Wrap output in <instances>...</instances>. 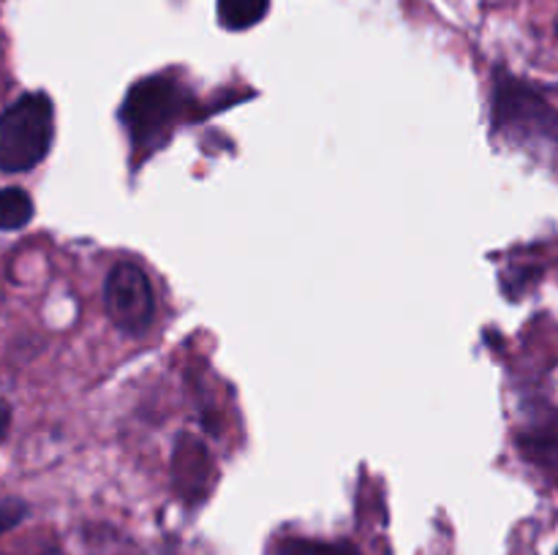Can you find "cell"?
Here are the masks:
<instances>
[{
	"label": "cell",
	"mask_w": 558,
	"mask_h": 555,
	"mask_svg": "<svg viewBox=\"0 0 558 555\" xmlns=\"http://www.w3.org/2000/svg\"><path fill=\"white\" fill-rule=\"evenodd\" d=\"M9 422H11V408H9V403L0 400V441L5 439V430H9Z\"/></svg>",
	"instance_id": "9c48e42d"
},
{
	"label": "cell",
	"mask_w": 558,
	"mask_h": 555,
	"mask_svg": "<svg viewBox=\"0 0 558 555\" xmlns=\"http://www.w3.org/2000/svg\"><path fill=\"white\" fill-rule=\"evenodd\" d=\"M52 101L44 92H25L0 112V172H31L52 145Z\"/></svg>",
	"instance_id": "6da1fadb"
},
{
	"label": "cell",
	"mask_w": 558,
	"mask_h": 555,
	"mask_svg": "<svg viewBox=\"0 0 558 555\" xmlns=\"http://www.w3.org/2000/svg\"><path fill=\"white\" fill-rule=\"evenodd\" d=\"M523 446L529 449V455H534V452L558 449V414H554L548 422L529 430V433L523 435Z\"/></svg>",
	"instance_id": "8992f818"
},
{
	"label": "cell",
	"mask_w": 558,
	"mask_h": 555,
	"mask_svg": "<svg viewBox=\"0 0 558 555\" xmlns=\"http://www.w3.org/2000/svg\"><path fill=\"white\" fill-rule=\"evenodd\" d=\"M183 90L167 76H150L136 82L123 103V120L136 147H156L167 139L174 128L180 109H183Z\"/></svg>",
	"instance_id": "7a4b0ae2"
},
{
	"label": "cell",
	"mask_w": 558,
	"mask_h": 555,
	"mask_svg": "<svg viewBox=\"0 0 558 555\" xmlns=\"http://www.w3.org/2000/svg\"><path fill=\"white\" fill-rule=\"evenodd\" d=\"M33 218V199L27 190L14 188H0V229L3 232H16V229L27 226Z\"/></svg>",
	"instance_id": "5b68a950"
},
{
	"label": "cell",
	"mask_w": 558,
	"mask_h": 555,
	"mask_svg": "<svg viewBox=\"0 0 558 555\" xmlns=\"http://www.w3.org/2000/svg\"><path fill=\"white\" fill-rule=\"evenodd\" d=\"M278 555H360L349 544H322V542H287Z\"/></svg>",
	"instance_id": "52a82bcc"
},
{
	"label": "cell",
	"mask_w": 558,
	"mask_h": 555,
	"mask_svg": "<svg viewBox=\"0 0 558 555\" xmlns=\"http://www.w3.org/2000/svg\"><path fill=\"white\" fill-rule=\"evenodd\" d=\"M25 515H27V506L22 504V501H14V498L3 501V504H0V533L14 528Z\"/></svg>",
	"instance_id": "ba28073f"
},
{
	"label": "cell",
	"mask_w": 558,
	"mask_h": 555,
	"mask_svg": "<svg viewBox=\"0 0 558 555\" xmlns=\"http://www.w3.org/2000/svg\"><path fill=\"white\" fill-rule=\"evenodd\" d=\"M556 555H558V553H556Z\"/></svg>",
	"instance_id": "8fae6325"
},
{
	"label": "cell",
	"mask_w": 558,
	"mask_h": 555,
	"mask_svg": "<svg viewBox=\"0 0 558 555\" xmlns=\"http://www.w3.org/2000/svg\"><path fill=\"white\" fill-rule=\"evenodd\" d=\"M104 303L112 324L129 335H142L156 319V294L150 278L131 261L112 267L104 286Z\"/></svg>",
	"instance_id": "3957f363"
},
{
	"label": "cell",
	"mask_w": 558,
	"mask_h": 555,
	"mask_svg": "<svg viewBox=\"0 0 558 555\" xmlns=\"http://www.w3.org/2000/svg\"><path fill=\"white\" fill-rule=\"evenodd\" d=\"M270 0H218V20L229 30H248L265 20Z\"/></svg>",
	"instance_id": "277c9868"
},
{
	"label": "cell",
	"mask_w": 558,
	"mask_h": 555,
	"mask_svg": "<svg viewBox=\"0 0 558 555\" xmlns=\"http://www.w3.org/2000/svg\"><path fill=\"white\" fill-rule=\"evenodd\" d=\"M556 33H558V20H556Z\"/></svg>",
	"instance_id": "30bf717a"
}]
</instances>
